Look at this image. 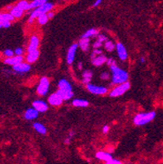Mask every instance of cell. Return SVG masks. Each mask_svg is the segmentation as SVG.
Segmentation results:
<instances>
[{
    "label": "cell",
    "instance_id": "2e32d148",
    "mask_svg": "<svg viewBox=\"0 0 163 164\" xmlns=\"http://www.w3.org/2000/svg\"><path fill=\"white\" fill-rule=\"evenodd\" d=\"M107 61V58L104 54H101V55H98L97 57L92 59V63H93V66L95 67H101L102 66L105 62Z\"/></svg>",
    "mask_w": 163,
    "mask_h": 164
},
{
    "label": "cell",
    "instance_id": "74e56055",
    "mask_svg": "<svg viewBox=\"0 0 163 164\" xmlns=\"http://www.w3.org/2000/svg\"><path fill=\"white\" fill-rule=\"evenodd\" d=\"M101 46H102V43L101 42H99V41H96L95 43H94V44H93V48L94 49H100Z\"/></svg>",
    "mask_w": 163,
    "mask_h": 164
},
{
    "label": "cell",
    "instance_id": "5bb4252c",
    "mask_svg": "<svg viewBox=\"0 0 163 164\" xmlns=\"http://www.w3.org/2000/svg\"><path fill=\"white\" fill-rule=\"evenodd\" d=\"M96 158L100 161H103V162H109L110 160H112L113 157H112V153L109 152H104V151H98L97 152H96Z\"/></svg>",
    "mask_w": 163,
    "mask_h": 164
},
{
    "label": "cell",
    "instance_id": "30bf717a",
    "mask_svg": "<svg viewBox=\"0 0 163 164\" xmlns=\"http://www.w3.org/2000/svg\"><path fill=\"white\" fill-rule=\"evenodd\" d=\"M48 102H49V103L51 106L59 107L62 104L63 100H62V98H61V97L57 94V92H56V93H52V94L49 96V98H48Z\"/></svg>",
    "mask_w": 163,
    "mask_h": 164
},
{
    "label": "cell",
    "instance_id": "7a4b0ae2",
    "mask_svg": "<svg viewBox=\"0 0 163 164\" xmlns=\"http://www.w3.org/2000/svg\"><path fill=\"white\" fill-rule=\"evenodd\" d=\"M156 118V112L151 111L147 112H140L133 118V123L136 126H143L153 121Z\"/></svg>",
    "mask_w": 163,
    "mask_h": 164
},
{
    "label": "cell",
    "instance_id": "8fae6325",
    "mask_svg": "<svg viewBox=\"0 0 163 164\" xmlns=\"http://www.w3.org/2000/svg\"><path fill=\"white\" fill-rule=\"evenodd\" d=\"M116 49H117V55H118V58H120V60L121 61H126L128 59V55L125 46L122 43H117L116 44Z\"/></svg>",
    "mask_w": 163,
    "mask_h": 164
},
{
    "label": "cell",
    "instance_id": "d6a6232c",
    "mask_svg": "<svg viewBox=\"0 0 163 164\" xmlns=\"http://www.w3.org/2000/svg\"><path fill=\"white\" fill-rule=\"evenodd\" d=\"M97 40L99 41V42H101V43H105V42L107 41V38L104 34H97Z\"/></svg>",
    "mask_w": 163,
    "mask_h": 164
},
{
    "label": "cell",
    "instance_id": "ab89813d",
    "mask_svg": "<svg viewBox=\"0 0 163 164\" xmlns=\"http://www.w3.org/2000/svg\"><path fill=\"white\" fill-rule=\"evenodd\" d=\"M109 127L107 126V125H105L103 128H102V133H104V134H106V133L109 132Z\"/></svg>",
    "mask_w": 163,
    "mask_h": 164
},
{
    "label": "cell",
    "instance_id": "f1b7e54d",
    "mask_svg": "<svg viewBox=\"0 0 163 164\" xmlns=\"http://www.w3.org/2000/svg\"><path fill=\"white\" fill-rule=\"evenodd\" d=\"M104 48L107 52H112L115 49H116V45L115 44L111 41V40H107L106 42L104 43Z\"/></svg>",
    "mask_w": 163,
    "mask_h": 164
},
{
    "label": "cell",
    "instance_id": "484cf974",
    "mask_svg": "<svg viewBox=\"0 0 163 164\" xmlns=\"http://www.w3.org/2000/svg\"><path fill=\"white\" fill-rule=\"evenodd\" d=\"M14 19H15V18L9 12V13H3L0 14V22H3V21L13 22Z\"/></svg>",
    "mask_w": 163,
    "mask_h": 164
},
{
    "label": "cell",
    "instance_id": "5b68a950",
    "mask_svg": "<svg viewBox=\"0 0 163 164\" xmlns=\"http://www.w3.org/2000/svg\"><path fill=\"white\" fill-rule=\"evenodd\" d=\"M50 82L47 77H43L39 80V83L37 87V93L39 96H45L49 93Z\"/></svg>",
    "mask_w": 163,
    "mask_h": 164
},
{
    "label": "cell",
    "instance_id": "1f68e13d",
    "mask_svg": "<svg viewBox=\"0 0 163 164\" xmlns=\"http://www.w3.org/2000/svg\"><path fill=\"white\" fill-rule=\"evenodd\" d=\"M101 54H102V51H101V49H94L92 54H91V59H93L95 57H97L98 55H101Z\"/></svg>",
    "mask_w": 163,
    "mask_h": 164
},
{
    "label": "cell",
    "instance_id": "d590c367",
    "mask_svg": "<svg viewBox=\"0 0 163 164\" xmlns=\"http://www.w3.org/2000/svg\"><path fill=\"white\" fill-rule=\"evenodd\" d=\"M14 53L16 56H22L23 54V50L22 48H17V49L14 50Z\"/></svg>",
    "mask_w": 163,
    "mask_h": 164
},
{
    "label": "cell",
    "instance_id": "4dcf8cb0",
    "mask_svg": "<svg viewBox=\"0 0 163 164\" xmlns=\"http://www.w3.org/2000/svg\"><path fill=\"white\" fill-rule=\"evenodd\" d=\"M3 54H4V56L5 58H11V57H13V55L15 54L14 52H13V50H11V49H5L4 51L3 52Z\"/></svg>",
    "mask_w": 163,
    "mask_h": 164
},
{
    "label": "cell",
    "instance_id": "f546056e",
    "mask_svg": "<svg viewBox=\"0 0 163 164\" xmlns=\"http://www.w3.org/2000/svg\"><path fill=\"white\" fill-rule=\"evenodd\" d=\"M38 19V24L40 25H45L47 22H49V16H48V14L47 13H45V14H43V15H41L39 16L38 18H37Z\"/></svg>",
    "mask_w": 163,
    "mask_h": 164
},
{
    "label": "cell",
    "instance_id": "e0dca14e",
    "mask_svg": "<svg viewBox=\"0 0 163 164\" xmlns=\"http://www.w3.org/2000/svg\"><path fill=\"white\" fill-rule=\"evenodd\" d=\"M39 51L38 50H36L33 52H30V53H27L26 56V62L29 64L35 62L38 58H39Z\"/></svg>",
    "mask_w": 163,
    "mask_h": 164
},
{
    "label": "cell",
    "instance_id": "cb8c5ba5",
    "mask_svg": "<svg viewBox=\"0 0 163 164\" xmlns=\"http://www.w3.org/2000/svg\"><path fill=\"white\" fill-rule=\"evenodd\" d=\"M93 78V72L90 70H84L83 72V83L84 84H88L90 83L91 80Z\"/></svg>",
    "mask_w": 163,
    "mask_h": 164
},
{
    "label": "cell",
    "instance_id": "ba28073f",
    "mask_svg": "<svg viewBox=\"0 0 163 164\" xmlns=\"http://www.w3.org/2000/svg\"><path fill=\"white\" fill-rule=\"evenodd\" d=\"M39 38L38 37V35L33 34L31 36L30 40H29V44L28 46L27 49V52L30 53V52H33L36 50H38V47H39Z\"/></svg>",
    "mask_w": 163,
    "mask_h": 164
},
{
    "label": "cell",
    "instance_id": "4fadbf2b",
    "mask_svg": "<svg viewBox=\"0 0 163 164\" xmlns=\"http://www.w3.org/2000/svg\"><path fill=\"white\" fill-rule=\"evenodd\" d=\"M22 62H23L22 56H13L11 58H5L4 59V63L6 65H10V66H15Z\"/></svg>",
    "mask_w": 163,
    "mask_h": 164
},
{
    "label": "cell",
    "instance_id": "277c9868",
    "mask_svg": "<svg viewBox=\"0 0 163 164\" xmlns=\"http://www.w3.org/2000/svg\"><path fill=\"white\" fill-rule=\"evenodd\" d=\"M53 7H54V5L52 3H46L45 4L42 5V6L38 7V8L33 9V11L31 13L29 18H33V19L38 18L41 15L45 14V13H48L50 11H52Z\"/></svg>",
    "mask_w": 163,
    "mask_h": 164
},
{
    "label": "cell",
    "instance_id": "9a60e30c",
    "mask_svg": "<svg viewBox=\"0 0 163 164\" xmlns=\"http://www.w3.org/2000/svg\"><path fill=\"white\" fill-rule=\"evenodd\" d=\"M38 112L36 110L35 108L31 107L27 109L26 112H24V118L28 121H32V120L36 119L38 116Z\"/></svg>",
    "mask_w": 163,
    "mask_h": 164
},
{
    "label": "cell",
    "instance_id": "7dc6e473",
    "mask_svg": "<svg viewBox=\"0 0 163 164\" xmlns=\"http://www.w3.org/2000/svg\"><path fill=\"white\" fill-rule=\"evenodd\" d=\"M145 61H146V59H145V58H144V57H141V58H140V62H142V63H143V62H145Z\"/></svg>",
    "mask_w": 163,
    "mask_h": 164
},
{
    "label": "cell",
    "instance_id": "6da1fadb",
    "mask_svg": "<svg viewBox=\"0 0 163 164\" xmlns=\"http://www.w3.org/2000/svg\"><path fill=\"white\" fill-rule=\"evenodd\" d=\"M111 73H112V84L119 85L128 82V73L123 69L120 68L116 64L110 66Z\"/></svg>",
    "mask_w": 163,
    "mask_h": 164
},
{
    "label": "cell",
    "instance_id": "8d00e7d4",
    "mask_svg": "<svg viewBox=\"0 0 163 164\" xmlns=\"http://www.w3.org/2000/svg\"><path fill=\"white\" fill-rule=\"evenodd\" d=\"M105 164H122V163L119 161L118 159H114V158H112V160H110L109 162H106L105 163Z\"/></svg>",
    "mask_w": 163,
    "mask_h": 164
},
{
    "label": "cell",
    "instance_id": "836d02e7",
    "mask_svg": "<svg viewBox=\"0 0 163 164\" xmlns=\"http://www.w3.org/2000/svg\"><path fill=\"white\" fill-rule=\"evenodd\" d=\"M10 26H11V22H8V21L0 22V28H9Z\"/></svg>",
    "mask_w": 163,
    "mask_h": 164
},
{
    "label": "cell",
    "instance_id": "603a6c76",
    "mask_svg": "<svg viewBox=\"0 0 163 164\" xmlns=\"http://www.w3.org/2000/svg\"><path fill=\"white\" fill-rule=\"evenodd\" d=\"M33 128L35 130L37 133H38L39 134H42V135H45L47 133V128L46 127L40 123H34L33 124Z\"/></svg>",
    "mask_w": 163,
    "mask_h": 164
},
{
    "label": "cell",
    "instance_id": "3957f363",
    "mask_svg": "<svg viewBox=\"0 0 163 164\" xmlns=\"http://www.w3.org/2000/svg\"><path fill=\"white\" fill-rule=\"evenodd\" d=\"M131 88V84L129 82H126L124 83L119 85H116L114 89H112L109 93V96L111 98H117L122 95H123L124 93H127L128 90Z\"/></svg>",
    "mask_w": 163,
    "mask_h": 164
},
{
    "label": "cell",
    "instance_id": "7c38bea8",
    "mask_svg": "<svg viewBox=\"0 0 163 164\" xmlns=\"http://www.w3.org/2000/svg\"><path fill=\"white\" fill-rule=\"evenodd\" d=\"M33 107L38 112H45L49 109V106L46 102L42 100H36L33 102Z\"/></svg>",
    "mask_w": 163,
    "mask_h": 164
},
{
    "label": "cell",
    "instance_id": "d6986e66",
    "mask_svg": "<svg viewBox=\"0 0 163 164\" xmlns=\"http://www.w3.org/2000/svg\"><path fill=\"white\" fill-rule=\"evenodd\" d=\"M57 87L58 89H61V90H65V91H72V85L69 83V82L67 80L62 79L59 80L58 83H57Z\"/></svg>",
    "mask_w": 163,
    "mask_h": 164
},
{
    "label": "cell",
    "instance_id": "52a82bcc",
    "mask_svg": "<svg viewBox=\"0 0 163 164\" xmlns=\"http://www.w3.org/2000/svg\"><path fill=\"white\" fill-rule=\"evenodd\" d=\"M13 71L15 72L16 73L18 74H23V73H26L30 71L31 69V66L29 63L28 62H20L15 66H13Z\"/></svg>",
    "mask_w": 163,
    "mask_h": 164
},
{
    "label": "cell",
    "instance_id": "44dd1931",
    "mask_svg": "<svg viewBox=\"0 0 163 164\" xmlns=\"http://www.w3.org/2000/svg\"><path fill=\"white\" fill-rule=\"evenodd\" d=\"M9 13H11L15 18H20L23 15L24 11L20 8H18L17 5H15V6H13V9L9 11Z\"/></svg>",
    "mask_w": 163,
    "mask_h": 164
},
{
    "label": "cell",
    "instance_id": "f35d334b",
    "mask_svg": "<svg viewBox=\"0 0 163 164\" xmlns=\"http://www.w3.org/2000/svg\"><path fill=\"white\" fill-rule=\"evenodd\" d=\"M106 64L108 66H111V65H113V64H116V62L113 60V58H107V61H106Z\"/></svg>",
    "mask_w": 163,
    "mask_h": 164
},
{
    "label": "cell",
    "instance_id": "9c48e42d",
    "mask_svg": "<svg viewBox=\"0 0 163 164\" xmlns=\"http://www.w3.org/2000/svg\"><path fill=\"white\" fill-rule=\"evenodd\" d=\"M78 47V44H73L69 47V49L67 50V64H72L74 62V58H75L76 52Z\"/></svg>",
    "mask_w": 163,
    "mask_h": 164
},
{
    "label": "cell",
    "instance_id": "7402d4cb",
    "mask_svg": "<svg viewBox=\"0 0 163 164\" xmlns=\"http://www.w3.org/2000/svg\"><path fill=\"white\" fill-rule=\"evenodd\" d=\"M89 46H90V39L89 38H82L80 41L78 42V47L82 49L83 52H87L89 49Z\"/></svg>",
    "mask_w": 163,
    "mask_h": 164
},
{
    "label": "cell",
    "instance_id": "60d3db41",
    "mask_svg": "<svg viewBox=\"0 0 163 164\" xmlns=\"http://www.w3.org/2000/svg\"><path fill=\"white\" fill-rule=\"evenodd\" d=\"M101 2H102V0H96L95 2H94V4H93V7H97V6H99V5L101 4Z\"/></svg>",
    "mask_w": 163,
    "mask_h": 164
},
{
    "label": "cell",
    "instance_id": "c3c4849f",
    "mask_svg": "<svg viewBox=\"0 0 163 164\" xmlns=\"http://www.w3.org/2000/svg\"><path fill=\"white\" fill-rule=\"evenodd\" d=\"M59 1H62V0H59Z\"/></svg>",
    "mask_w": 163,
    "mask_h": 164
},
{
    "label": "cell",
    "instance_id": "ffe728a7",
    "mask_svg": "<svg viewBox=\"0 0 163 164\" xmlns=\"http://www.w3.org/2000/svg\"><path fill=\"white\" fill-rule=\"evenodd\" d=\"M72 104L74 107H87L89 105V102L87 100H85V99L76 98V99L72 100Z\"/></svg>",
    "mask_w": 163,
    "mask_h": 164
},
{
    "label": "cell",
    "instance_id": "d4e9b609",
    "mask_svg": "<svg viewBox=\"0 0 163 164\" xmlns=\"http://www.w3.org/2000/svg\"><path fill=\"white\" fill-rule=\"evenodd\" d=\"M49 0H33L30 2V9H35L48 3Z\"/></svg>",
    "mask_w": 163,
    "mask_h": 164
},
{
    "label": "cell",
    "instance_id": "83f0119b",
    "mask_svg": "<svg viewBox=\"0 0 163 164\" xmlns=\"http://www.w3.org/2000/svg\"><path fill=\"white\" fill-rule=\"evenodd\" d=\"M98 34V31L95 28H90L84 33L82 35V38H89L90 37H93V36H96Z\"/></svg>",
    "mask_w": 163,
    "mask_h": 164
},
{
    "label": "cell",
    "instance_id": "bcb514c9",
    "mask_svg": "<svg viewBox=\"0 0 163 164\" xmlns=\"http://www.w3.org/2000/svg\"><path fill=\"white\" fill-rule=\"evenodd\" d=\"M13 5H9V6H8V7L6 8V10H8V11H10V10L13 9Z\"/></svg>",
    "mask_w": 163,
    "mask_h": 164
},
{
    "label": "cell",
    "instance_id": "b9f144b4",
    "mask_svg": "<svg viewBox=\"0 0 163 164\" xmlns=\"http://www.w3.org/2000/svg\"><path fill=\"white\" fill-rule=\"evenodd\" d=\"M71 140H72V138H69V137H67V138H65V140H64V144H66V145H68V144H70Z\"/></svg>",
    "mask_w": 163,
    "mask_h": 164
},
{
    "label": "cell",
    "instance_id": "7bdbcfd3",
    "mask_svg": "<svg viewBox=\"0 0 163 164\" xmlns=\"http://www.w3.org/2000/svg\"><path fill=\"white\" fill-rule=\"evenodd\" d=\"M47 14H48V16H49V19H51V18H53V17H54V12H53V11H50V12H49Z\"/></svg>",
    "mask_w": 163,
    "mask_h": 164
},
{
    "label": "cell",
    "instance_id": "f6af8a7d",
    "mask_svg": "<svg viewBox=\"0 0 163 164\" xmlns=\"http://www.w3.org/2000/svg\"><path fill=\"white\" fill-rule=\"evenodd\" d=\"M78 68L79 70H82V69H83V62H78Z\"/></svg>",
    "mask_w": 163,
    "mask_h": 164
},
{
    "label": "cell",
    "instance_id": "4316f807",
    "mask_svg": "<svg viewBox=\"0 0 163 164\" xmlns=\"http://www.w3.org/2000/svg\"><path fill=\"white\" fill-rule=\"evenodd\" d=\"M16 5L18 6V8L22 9L23 11H28V10H30V3H28L27 0H21Z\"/></svg>",
    "mask_w": 163,
    "mask_h": 164
},
{
    "label": "cell",
    "instance_id": "ee69618b",
    "mask_svg": "<svg viewBox=\"0 0 163 164\" xmlns=\"http://www.w3.org/2000/svg\"><path fill=\"white\" fill-rule=\"evenodd\" d=\"M74 134H75V133H74L73 131H70V132H69V134H68V137L71 138H73V136H74Z\"/></svg>",
    "mask_w": 163,
    "mask_h": 164
},
{
    "label": "cell",
    "instance_id": "e575fe53",
    "mask_svg": "<svg viewBox=\"0 0 163 164\" xmlns=\"http://www.w3.org/2000/svg\"><path fill=\"white\" fill-rule=\"evenodd\" d=\"M100 78H101V80H108L110 78V76H109V73H107V72H103L102 73H101V76H100Z\"/></svg>",
    "mask_w": 163,
    "mask_h": 164
},
{
    "label": "cell",
    "instance_id": "ac0fdd59",
    "mask_svg": "<svg viewBox=\"0 0 163 164\" xmlns=\"http://www.w3.org/2000/svg\"><path fill=\"white\" fill-rule=\"evenodd\" d=\"M57 93L62 98L63 101H67L74 96V93L72 91H65V90H61V89H58Z\"/></svg>",
    "mask_w": 163,
    "mask_h": 164
},
{
    "label": "cell",
    "instance_id": "8992f818",
    "mask_svg": "<svg viewBox=\"0 0 163 164\" xmlns=\"http://www.w3.org/2000/svg\"><path fill=\"white\" fill-rule=\"evenodd\" d=\"M86 88L89 93L95 95H105L108 93V89L102 86H96V85L88 83L86 85Z\"/></svg>",
    "mask_w": 163,
    "mask_h": 164
}]
</instances>
